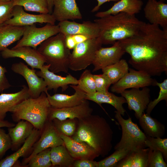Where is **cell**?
<instances>
[{"mask_svg":"<svg viewBox=\"0 0 167 167\" xmlns=\"http://www.w3.org/2000/svg\"><path fill=\"white\" fill-rule=\"evenodd\" d=\"M73 167H98V162L88 159L75 160L73 163Z\"/></svg>","mask_w":167,"mask_h":167,"instance_id":"f6af8a7d","label":"cell"},{"mask_svg":"<svg viewBox=\"0 0 167 167\" xmlns=\"http://www.w3.org/2000/svg\"><path fill=\"white\" fill-rule=\"evenodd\" d=\"M102 45L97 37L77 44L71 53L69 69L74 71H80L92 64L96 52Z\"/></svg>","mask_w":167,"mask_h":167,"instance_id":"52a82bcc","label":"cell"},{"mask_svg":"<svg viewBox=\"0 0 167 167\" xmlns=\"http://www.w3.org/2000/svg\"><path fill=\"white\" fill-rule=\"evenodd\" d=\"M59 32L58 25L47 23L40 28L36 27L35 24L24 26L21 38L13 48L28 46L36 49L37 47L45 40Z\"/></svg>","mask_w":167,"mask_h":167,"instance_id":"ba28073f","label":"cell"},{"mask_svg":"<svg viewBox=\"0 0 167 167\" xmlns=\"http://www.w3.org/2000/svg\"><path fill=\"white\" fill-rule=\"evenodd\" d=\"M150 89L148 87L139 88H132L126 90L120 94L126 99L128 109L135 112V116L139 119L147 109L150 101Z\"/></svg>","mask_w":167,"mask_h":167,"instance_id":"4fadbf2b","label":"cell"},{"mask_svg":"<svg viewBox=\"0 0 167 167\" xmlns=\"http://www.w3.org/2000/svg\"><path fill=\"white\" fill-rule=\"evenodd\" d=\"M53 1L54 0H47L48 3L49 13L50 14L52 13L53 11Z\"/></svg>","mask_w":167,"mask_h":167,"instance_id":"f907efd6","label":"cell"},{"mask_svg":"<svg viewBox=\"0 0 167 167\" xmlns=\"http://www.w3.org/2000/svg\"><path fill=\"white\" fill-rule=\"evenodd\" d=\"M96 92H105L108 91L111 85L109 79L103 74L93 75Z\"/></svg>","mask_w":167,"mask_h":167,"instance_id":"b9f144b4","label":"cell"},{"mask_svg":"<svg viewBox=\"0 0 167 167\" xmlns=\"http://www.w3.org/2000/svg\"><path fill=\"white\" fill-rule=\"evenodd\" d=\"M11 69L15 73L22 75L25 79L31 97L36 98L42 92H48L45 81L42 78L37 75L34 69H30L27 65L20 62L13 64Z\"/></svg>","mask_w":167,"mask_h":167,"instance_id":"8fae6325","label":"cell"},{"mask_svg":"<svg viewBox=\"0 0 167 167\" xmlns=\"http://www.w3.org/2000/svg\"><path fill=\"white\" fill-rule=\"evenodd\" d=\"M49 67V65L44 64L40 71H36L37 75L45 81L48 90L53 89L57 92L61 88L62 91L64 92L69 87V85L78 84V80L70 74L63 77L50 71Z\"/></svg>","mask_w":167,"mask_h":167,"instance_id":"e0dca14e","label":"cell"},{"mask_svg":"<svg viewBox=\"0 0 167 167\" xmlns=\"http://www.w3.org/2000/svg\"><path fill=\"white\" fill-rule=\"evenodd\" d=\"M0 128V158L12 147V142L8 134Z\"/></svg>","mask_w":167,"mask_h":167,"instance_id":"7bdbcfd3","label":"cell"},{"mask_svg":"<svg viewBox=\"0 0 167 167\" xmlns=\"http://www.w3.org/2000/svg\"><path fill=\"white\" fill-rule=\"evenodd\" d=\"M120 0H96L97 2V5L95 6L92 10L91 12H94L98 11L101 6L107 2H109L110 1H113L117 2Z\"/></svg>","mask_w":167,"mask_h":167,"instance_id":"c3c4849f","label":"cell"},{"mask_svg":"<svg viewBox=\"0 0 167 167\" xmlns=\"http://www.w3.org/2000/svg\"><path fill=\"white\" fill-rule=\"evenodd\" d=\"M14 6L13 0L10 2L0 1V26L12 17Z\"/></svg>","mask_w":167,"mask_h":167,"instance_id":"60d3db41","label":"cell"},{"mask_svg":"<svg viewBox=\"0 0 167 167\" xmlns=\"http://www.w3.org/2000/svg\"><path fill=\"white\" fill-rule=\"evenodd\" d=\"M113 134V131L105 118L91 114L78 119L76 131L71 137L76 141L86 143L100 156L104 157L112 149Z\"/></svg>","mask_w":167,"mask_h":167,"instance_id":"7a4b0ae2","label":"cell"},{"mask_svg":"<svg viewBox=\"0 0 167 167\" xmlns=\"http://www.w3.org/2000/svg\"><path fill=\"white\" fill-rule=\"evenodd\" d=\"M50 157L52 165L72 167L75 159L71 156L65 145L51 148Z\"/></svg>","mask_w":167,"mask_h":167,"instance_id":"1f68e13d","label":"cell"},{"mask_svg":"<svg viewBox=\"0 0 167 167\" xmlns=\"http://www.w3.org/2000/svg\"><path fill=\"white\" fill-rule=\"evenodd\" d=\"M70 86L75 91L72 95L56 93L50 95L48 92L45 93L51 106L58 108L71 107L80 104L85 100L86 93L77 85Z\"/></svg>","mask_w":167,"mask_h":167,"instance_id":"7402d4cb","label":"cell"},{"mask_svg":"<svg viewBox=\"0 0 167 167\" xmlns=\"http://www.w3.org/2000/svg\"><path fill=\"white\" fill-rule=\"evenodd\" d=\"M149 148H143L130 152L116 167H147Z\"/></svg>","mask_w":167,"mask_h":167,"instance_id":"f546056e","label":"cell"},{"mask_svg":"<svg viewBox=\"0 0 167 167\" xmlns=\"http://www.w3.org/2000/svg\"><path fill=\"white\" fill-rule=\"evenodd\" d=\"M51 148L45 149L32 157L25 165L30 167H50L52 164L50 157Z\"/></svg>","mask_w":167,"mask_h":167,"instance_id":"d590c367","label":"cell"},{"mask_svg":"<svg viewBox=\"0 0 167 167\" xmlns=\"http://www.w3.org/2000/svg\"><path fill=\"white\" fill-rule=\"evenodd\" d=\"M143 5L141 0H120L107 10L97 12L95 16L100 18L120 13L135 15L140 12Z\"/></svg>","mask_w":167,"mask_h":167,"instance_id":"603a6c76","label":"cell"},{"mask_svg":"<svg viewBox=\"0 0 167 167\" xmlns=\"http://www.w3.org/2000/svg\"><path fill=\"white\" fill-rule=\"evenodd\" d=\"M56 21L52 14H30L24 11L22 6L15 5L13 8L12 17L4 24L24 27L38 23L41 24L49 23L54 25Z\"/></svg>","mask_w":167,"mask_h":167,"instance_id":"7c38bea8","label":"cell"},{"mask_svg":"<svg viewBox=\"0 0 167 167\" xmlns=\"http://www.w3.org/2000/svg\"><path fill=\"white\" fill-rule=\"evenodd\" d=\"M13 0H0V1L1 2H10Z\"/></svg>","mask_w":167,"mask_h":167,"instance_id":"816d5d0a","label":"cell"},{"mask_svg":"<svg viewBox=\"0 0 167 167\" xmlns=\"http://www.w3.org/2000/svg\"><path fill=\"white\" fill-rule=\"evenodd\" d=\"M115 117L121 126L122 135L120 140L115 145V150L125 149L131 151L145 148L146 136L137 125L133 122L131 118H123L122 115L115 111Z\"/></svg>","mask_w":167,"mask_h":167,"instance_id":"8992f818","label":"cell"},{"mask_svg":"<svg viewBox=\"0 0 167 167\" xmlns=\"http://www.w3.org/2000/svg\"><path fill=\"white\" fill-rule=\"evenodd\" d=\"M8 134L12 142V150H17L31 134L34 128L29 122L21 120L13 127L8 128Z\"/></svg>","mask_w":167,"mask_h":167,"instance_id":"4316f807","label":"cell"},{"mask_svg":"<svg viewBox=\"0 0 167 167\" xmlns=\"http://www.w3.org/2000/svg\"><path fill=\"white\" fill-rule=\"evenodd\" d=\"M65 36L59 32L41 43L37 50L44 57L49 70L56 73H67L71 52L66 45Z\"/></svg>","mask_w":167,"mask_h":167,"instance_id":"5b68a950","label":"cell"},{"mask_svg":"<svg viewBox=\"0 0 167 167\" xmlns=\"http://www.w3.org/2000/svg\"><path fill=\"white\" fill-rule=\"evenodd\" d=\"M162 153L157 150L149 149L148 156L147 167H166Z\"/></svg>","mask_w":167,"mask_h":167,"instance_id":"ab89813d","label":"cell"},{"mask_svg":"<svg viewBox=\"0 0 167 167\" xmlns=\"http://www.w3.org/2000/svg\"><path fill=\"white\" fill-rule=\"evenodd\" d=\"M1 54L5 59L20 58L32 69L40 70L45 63V58L37 50L29 46H23L11 49L7 48L1 51Z\"/></svg>","mask_w":167,"mask_h":167,"instance_id":"5bb4252c","label":"cell"},{"mask_svg":"<svg viewBox=\"0 0 167 167\" xmlns=\"http://www.w3.org/2000/svg\"><path fill=\"white\" fill-rule=\"evenodd\" d=\"M24 26L3 24L0 26V51L19 41L22 37Z\"/></svg>","mask_w":167,"mask_h":167,"instance_id":"83f0119b","label":"cell"},{"mask_svg":"<svg viewBox=\"0 0 167 167\" xmlns=\"http://www.w3.org/2000/svg\"><path fill=\"white\" fill-rule=\"evenodd\" d=\"M139 125L147 136L162 138L165 133V125L150 114L144 113L139 119Z\"/></svg>","mask_w":167,"mask_h":167,"instance_id":"f1b7e54d","label":"cell"},{"mask_svg":"<svg viewBox=\"0 0 167 167\" xmlns=\"http://www.w3.org/2000/svg\"><path fill=\"white\" fill-rule=\"evenodd\" d=\"M94 22L98 26L97 38L102 45L113 44L135 35L145 23L135 15L125 13L98 18Z\"/></svg>","mask_w":167,"mask_h":167,"instance_id":"3957f363","label":"cell"},{"mask_svg":"<svg viewBox=\"0 0 167 167\" xmlns=\"http://www.w3.org/2000/svg\"><path fill=\"white\" fill-rule=\"evenodd\" d=\"M125 52L119 41L114 43L110 47L100 48L96 51L92 63L93 72L101 70L104 67L119 61Z\"/></svg>","mask_w":167,"mask_h":167,"instance_id":"2e32d148","label":"cell"},{"mask_svg":"<svg viewBox=\"0 0 167 167\" xmlns=\"http://www.w3.org/2000/svg\"><path fill=\"white\" fill-rule=\"evenodd\" d=\"M65 42L67 47L69 49H73L76 45L72 35L65 36Z\"/></svg>","mask_w":167,"mask_h":167,"instance_id":"7dc6e473","label":"cell"},{"mask_svg":"<svg viewBox=\"0 0 167 167\" xmlns=\"http://www.w3.org/2000/svg\"><path fill=\"white\" fill-rule=\"evenodd\" d=\"M7 72L6 68L0 65V94L4 90L11 86L6 76V73Z\"/></svg>","mask_w":167,"mask_h":167,"instance_id":"ee69618b","label":"cell"},{"mask_svg":"<svg viewBox=\"0 0 167 167\" xmlns=\"http://www.w3.org/2000/svg\"><path fill=\"white\" fill-rule=\"evenodd\" d=\"M19 91L13 93L0 94V120H4L7 113L14 106L23 100L31 97L28 88L24 85Z\"/></svg>","mask_w":167,"mask_h":167,"instance_id":"cb8c5ba5","label":"cell"},{"mask_svg":"<svg viewBox=\"0 0 167 167\" xmlns=\"http://www.w3.org/2000/svg\"><path fill=\"white\" fill-rule=\"evenodd\" d=\"M128 62L135 70L151 76L167 73V30L145 23L135 35L118 41Z\"/></svg>","mask_w":167,"mask_h":167,"instance_id":"6da1fadb","label":"cell"},{"mask_svg":"<svg viewBox=\"0 0 167 167\" xmlns=\"http://www.w3.org/2000/svg\"><path fill=\"white\" fill-rule=\"evenodd\" d=\"M15 125L14 123L7 121L0 120V128L4 127H11L15 126Z\"/></svg>","mask_w":167,"mask_h":167,"instance_id":"681fc988","label":"cell"},{"mask_svg":"<svg viewBox=\"0 0 167 167\" xmlns=\"http://www.w3.org/2000/svg\"><path fill=\"white\" fill-rule=\"evenodd\" d=\"M129 67L126 61L121 59L118 62L102 68L104 75L109 79L111 84L117 82L129 71Z\"/></svg>","mask_w":167,"mask_h":167,"instance_id":"4dcf8cb0","label":"cell"},{"mask_svg":"<svg viewBox=\"0 0 167 167\" xmlns=\"http://www.w3.org/2000/svg\"><path fill=\"white\" fill-rule=\"evenodd\" d=\"M131 152L123 148L115 150L110 155L98 162V167H116L117 163Z\"/></svg>","mask_w":167,"mask_h":167,"instance_id":"74e56055","label":"cell"},{"mask_svg":"<svg viewBox=\"0 0 167 167\" xmlns=\"http://www.w3.org/2000/svg\"><path fill=\"white\" fill-rule=\"evenodd\" d=\"M155 85L159 87L160 91L158 97L153 101H150L147 106L146 111L147 113L149 114H150L152 110L160 101L163 100L166 103L167 101V79H165L161 83L156 81Z\"/></svg>","mask_w":167,"mask_h":167,"instance_id":"f35d334b","label":"cell"},{"mask_svg":"<svg viewBox=\"0 0 167 167\" xmlns=\"http://www.w3.org/2000/svg\"><path fill=\"white\" fill-rule=\"evenodd\" d=\"M146 136L145 147L152 150L160 151L162 154L165 161H167V139L155 138Z\"/></svg>","mask_w":167,"mask_h":167,"instance_id":"8d00e7d4","label":"cell"},{"mask_svg":"<svg viewBox=\"0 0 167 167\" xmlns=\"http://www.w3.org/2000/svg\"><path fill=\"white\" fill-rule=\"evenodd\" d=\"M160 1H163V2H164V1H165V0H159Z\"/></svg>","mask_w":167,"mask_h":167,"instance_id":"f5cc1de1","label":"cell"},{"mask_svg":"<svg viewBox=\"0 0 167 167\" xmlns=\"http://www.w3.org/2000/svg\"><path fill=\"white\" fill-rule=\"evenodd\" d=\"M85 99L93 101L99 105L103 109V103L110 104L122 116H124L126 111L123 107V104L126 103L125 98L118 96L109 91L105 92H96L91 94H86Z\"/></svg>","mask_w":167,"mask_h":167,"instance_id":"d4e9b609","label":"cell"},{"mask_svg":"<svg viewBox=\"0 0 167 167\" xmlns=\"http://www.w3.org/2000/svg\"><path fill=\"white\" fill-rule=\"evenodd\" d=\"M64 145L71 156L75 159H88L93 160L99 156L92 147L84 142H78L71 137L60 134Z\"/></svg>","mask_w":167,"mask_h":167,"instance_id":"44dd1931","label":"cell"},{"mask_svg":"<svg viewBox=\"0 0 167 167\" xmlns=\"http://www.w3.org/2000/svg\"><path fill=\"white\" fill-rule=\"evenodd\" d=\"M93 109L90 106L88 100H85L77 105L62 108L50 107L47 120L56 118L60 120L67 119H80L92 114Z\"/></svg>","mask_w":167,"mask_h":167,"instance_id":"9a60e30c","label":"cell"},{"mask_svg":"<svg viewBox=\"0 0 167 167\" xmlns=\"http://www.w3.org/2000/svg\"><path fill=\"white\" fill-rule=\"evenodd\" d=\"M143 11L145 17L151 24L167 30V4L157 0H148Z\"/></svg>","mask_w":167,"mask_h":167,"instance_id":"ac0fdd59","label":"cell"},{"mask_svg":"<svg viewBox=\"0 0 167 167\" xmlns=\"http://www.w3.org/2000/svg\"><path fill=\"white\" fill-rule=\"evenodd\" d=\"M77 85L86 94L96 92L93 75L89 70L86 69L82 73Z\"/></svg>","mask_w":167,"mask_h":167,"instance_id":"e575fe53","label":"cell"},{"mask_svg":"<svg viewBox=\"0 0 167 167\" xmlns=\"http://www.w3.org/2000/svg\"><path fill=\"white\" fill-rule=\"evenodd\" d=\"M52 121L54 127L59 134L71 137L76 131L78 122L77 119L60 120L54 118Z\"/></svg>","mask_w":167,"mask_h":167,"instance_id":"836d02e7","label":"cell"},{"mask_svg":"<svg viewBox=\"0 0 167 167\" xmlns=\"http://www.w3.org/2000/svg\"><path fill=\"white\" fill-rule=\"evenodd\" d=\"M156 80L147 73L129 68L128 72L110 88L113 92L121 94L128 88H143L155 86Z\"/></svg>","mask_w":167,"mask_h":167,"instance_id":"30bf717a","label":"cell"},{"mask_svg":"<svg viewBox=\"0 0 167 167\" xmlns=\"http://www.w3.org/2000/svg\"><path fill=\"white\" fill-rule=\"evenodd\" d=\"M51 14L56 20L59 22L82 18L75 0H54Z\"/></svg>","mask_w":167,"mask_h":167,"instance_id":"ffe728a7","label":"cell"},{"mask_svg":"<svg viewBox=\"0 0 167 167\" xmlns=\"http://www.w3.org/2000/svg\"><path fill=\"white\" fill-rule=\"evenodd\" d=\"M58 25L59 28V32L65 36L82 34L93 38H97L99 35L98 26L95 22L87 21L80 23L66 20L59 22Z\"/></svg>","mask_w":167,"mask_h":167,"instance_id":"d6986e66","label":"cell"},{"mask_svg":"<svg viewBox=\"0 0 167 167\" xmlns=\"http://www.w3.org/2000/svg\"><path fill=\"white\" fill-rule=\"evenodd\" d=\"M41 130L34 128L32 132L22 147L13 154L0 161V167H11L19 158L30 151L39 138Z\"/></svg>","mask_w":167,"mask_h":167,"instance_id":"484cf974","label":"cell"},{"mask_svg":"<svg viewBox=\"0 0 167 167\" xmlns=\"http://www.w3.org/2000/svg\"><path fill=\"white\" fill-rule=\"evenodd\" d=\"M51 105L46 93H41L37 98L26 99L10 110L15 122L23 120L31 123L34 128L41 130L47 120Z\"/></svg>","mask_w":167,"mask_h":167,"instance_id":"277c9868","label":"cell"},{"mask_svg":"<svg viewBox=\"0 0 167 167\" xmlns=\"http://www.w3.org/2000/svg\"><path fill=\"white\" fill-rule=\"evenodd\" d=\"M13 2L14 6H22L26 11L49 13L47 0H13Z\"/></svg>","mask_w":167,"mask_h":167,"instance_id":"d6a6232c","label":"cell"},{"mask_svg":"<svg viewBox=\"0 0 167 167\" xmlns=\"http://www.w3.org/2000/svg\"><path fill=\"white\" fill-rule=\"evenodd\" d=\"M32 147V151L27 157L22 161V165H26L29 161L39 152L48 148L64 145L63 140L54 127L52 121L47 120L42 129L40 136Z\"/></svg>","mask_w":167,"mask_h":167,"instance_id":"9c48e42d","label":"cell"},{"mask_svg":"<svg viewBox=\"0 0 167 167\" xmlns=\"http://www.w3.org/2000/svg\"><path fill=\"white\" fill-rule=\"evenodd\" d=\"M72 36L76 45L89 39L94 38L89 36L82 34L72 35Z\"/></svg>","mask_w":167,"mask_h":167,"instance_id":"bcb514c9","label":"cell"}]
</instances>
